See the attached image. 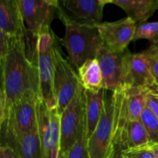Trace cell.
<instances>
[{
    "label": "cell",
    "mask_w": 158,
    "mask_h": 158,
    "mask_svg": "<svg viewBox=\"0 0 158 158\" xmlns=\"http://www.w3.org/2000/svg\"><path fill=\"white\" fill-rule=\"evenodd\" d=\"M2 84L0 91V123L9 107L27 96L41 97L40 77L34 57L26 43V35L18 40L2 60H0Z\"/></svg>",
    "instance_id": "1"
},
{
    "label": "cell",
    "mask_w": 158,
    "mask_h": 158,
    "mask_svg": "<svg viewBox=\"0 0 158 158\" xmlns=\"http://www.w3.org/2000/svg\"><path fill=\"white\" fill-rule=\"evenodd\" d=\"M65 26V35L60 42L66 49L68 61L77 70L89 60L97 57L103 46L97 27L81 26L66 19H60Z\"/></svg>",
    "instance_id": "2"
},
{
    "label": "cell",
    "mask_w": 158,
    "mask_h": 158,
    "mask_svg": "<svg viewBox=\"0 0 158 158\" xmlns=\"http://www.w3.org/2000/svg\"><path fill=\"white\" fill-rule=\"evenodd\" d=\"M34 38L33 57L38 68L42 99L49 109H57L54 94V48L58 37L49 29Z\"/></svg>",
    "instance_id": "3"
},
{
    "label": "cell",
    "mask_w": 158,
    "mask_h": 158,
    "mask_svg": "<svg viewBox=\"0 0 158 158\" xmlns=\"http://www.w3.org/2000/svg\"><path fill=\"white\" fill-rule=\"evenodd\" d=\"M40 98L38 96H27L9 107L6 119L0 123L1 146H7L36 126V106Z\"/></svg>",
    "instance_id": "4"
},
{
    "label": "cell",
    "mask_w": 158,
    "mask_h": 158,
    "mask_svg": "<svg viewBox=\"0 0 158 158\" xmlns=\"http://www.w3.org/2000/svg\"><path fill=\"white\" fill-rule=\"evenodd\" d=\"M59 41L60 40L58 39L54 48L55 70L53 87L57 103V111L61 115L74 98L81 83L77 70L63 56Z\"/></svg>",
    "instance_id": "5"
},
{
    "label": "cell",
    "mask_w": 158,
    "mask_h": 158,
    "mask_svg": "<svg viewBox=\"0 0 158 158\" xmlns=\"http://www.w3.org/2000/svg\"><path fill=\"white\" fill-rule=\"evenodd\" d=\"M84 89L80 86L72 101L60 115V155L66 156L86 127Z\"/></svg>",
    "instance_id": "6"
},
{
    "label": "cell",
    "mask_w": 158,
    "mask_h": 158,
    "mask_svg": "<svg viewBox=\"0 0 158 158\" xmlns=\"http://www.w3.org/2000/svg\"><path fill=\"white\" fill-rule=\"evenodd\" d=\"M107 0L59 1L57 16L81 26L97 27L103 22V9Z\"/></svg>",
    "instance_id": "7"
},
{
    "label": "cell",
    "mask_w": 158,
    "mask_h": 158,
    "mask_svg": "<svg viewBox=\"0 0 158 158\" xmlns=\"http://www.w3.org/2000/svg\"><path fill=\"white\" fill-rule=\"evenodd\" d=\"M27 32L37 36L50 29L58 12V0H17Z\"/></svg>",
    "instance_id": "8"
},
{
    "label": "cell",
    "mask_w": 158,
    "mask_h": 158,
    "mask_svg": "<svg viewBox=\"0 0 158 158\" xmlns=\"http://www.w3.org/2000/svg\"><path fill=\"white\" fill-rule=\"evenodd\" d=\"M89 158H109L114 151V99L105 98L103 114L88 140Z\"/></svg>",
    "instance_id": "9"
},
{
    "label": "cell",
    "mask_w": 158,
    "mask_h": 158,
    "mask_svg": "<svg viewBox=\"0 0 158 158\" xmlns=\"http://www.w3.org/2000/svg\"><path fill=\"white\" fill-rule=\"evenodd\" d=\"M137 24L127 16L114 22H103L97 26L103 45L117 53L124 52L134 40Z\"/></svg>",
    "instance_id": "10"
},
{
    "label": "cell",
    "mask_w": 158,
    "mask_h": 158,
    "mask_svg": "<svg viewBox=\"0 0 158 158\" xmlns=\"http://www.w3.org/2000/svg\"><path fill=\"white\" fill-rule=\"evenodd\" d=\"M125 52H114L103 45L97 53L96 58L100 63L103 76V88L106 90L114 93L124 86Z\"/></svg>",
    "instance_id": "11"
},
{
    "label": "cell",
    "mask_w": 158,
    "mask_h": 158,
    "mask_svg": "<svg viewBox=\"0 0 158 158\" xmlns=\"http://www.w3.org/2000/svg\"><path fill=\"white\" fill-rule=\"evenodd\" d=\"M125 83L131 87H151L154 80L151 71L149 58L146 50L132 53L125 52Z\"/></svg>",
    "instance_id": "12"
},
{
    "label": "cell",
    "mask_w": 158,
    "mask_h": 158,
    "mask_svg": "<svg viewBox=\"0 0 158 158\" xmlns=\"http://www.w3.org/2000/svg\"><path fill=\"white\" fill-rule=\"evenodd\" d=\"M0 32L15 40L27 35V29L17 0L0 1Z\"/></svg>",
    "instance_id": "13"
},
{
    "label": "cell",
    "mask_w": 158,
    "mask_h": 158,
    "mask_svg": "<svg viewBox=\"0 0 158 158\" xmlns=\"http://www.w3.org/2000/svg\"><path fill=\"white\" fill-rule=\"evenodd\" d=\"M106 89L102 88L98 91H86L84 89L86 109V133L87 140L92 136L103 114L105 106Z\"/></svg>",
    "instance_id": "14"
},
{
    "label": "cell",
    "mask_w": 158,
    "mask_h": 158,
    "mask_svg": "<svg viewBox=\"0 0 158 158\" xmlns=\"http://www.w3.org/2000/svg\"><path fill=\"white\" fill-rule=\"evenodd\" d=\"M107 2L121 8L137 26L146 23L158 9V0H107Z\"/></svg>",
    "instance_id": "15"
},
{
    "label": "cell",
    "mask_w": 158,
    "mask_h": 158,
    "mask_svg": "<svg viewBox=\"0 0 158 158\" xmlns=\"http://www.w3.org/2000/svg\"><path fill=\"white\" fill-rule=\"evenodd\" d=\"M6 147L10 148L20 158H43L37 125Z\"/></svg>",
    "instance_id": "16"
},
{
    "label": "cell",
    "mask_w": 158,
    "mask_h": 158,
    "mask_svg": "<svg viewBox=\"0 0 158 158\" xmlns=\"http://www.w3.org/2000/svg\"><path fill=\"white\" fill-rule=\"evenodd\" d=\"M80 83L86 91H98L103 88V76L97 58L85 62L77 70Z\"/></svg>",
    "instance_id": "17"
},
{
    "label": "cell",
    "mask_w": 158,
    "mask_h": 158,
    "mask_svg": "<svg viewBox=\"0 0 158 158\" xmlns=\"http://www.w3.org/2000/svg\"><path fill=\"white\" fill-rule=\"evenodd\" d=\"M149 145L150 142L148 133L145 129L144 125L140 119L130 122L125 132L121 146L117 150L123 151L127 149L142 148Z\"/></svg>",
    "instance_id": "18"
},
{
    "label": "cell",
    "mask_w": 158,
    "mask_h": 158,
    "mask_svg": "<svg viewBox=\"0 0 158 158\" xmlns=\"http://www.w3.org/2000/svg\"><path fill=\"white\" fill-rule=\"evenodd\" d=\"M140 120L148 133L150 145L158 144V119L148 106L142 113Z\"/></svg>",
    "instance_id": "19"
},
{
    "label": "cell",
    "mask_w": 158,
    "mask_h": 158,
    "mask_svg": "<svg viewBox=\"0 0 158 158\" xmlns=\"http://www.w3.org/2000/svg\"><path fill=\"white\" fill-rule=\"evenodd\" d=\"M139 40H148L151 43L157 42L158 40V21L137 25L133 42Z\"/></svg>",
    "instance_id": "20"
},
{
    "label": "cell",
    "mask_w": 158,
    "mask_h": 158,
    "mask_svg": "<svg viewBox=\"0 0 158 158\" xmlns=\"http://www.w3.org/2000/svg\"><path fill=\"white\" fill-rule=\"evenodd\" d=\"M88 140L86 137V127L83 129L75 144L67 154V158H89L87 148Z\"/></svg>",
    "instance_id": "21"
},
{
    "label": "cell",
    "mask_w": 158,
    "mask_h": 158,
    "mask_svg": "<svg viewBox=\"0 0 158 158\" xmlns=\"http://www.w3.org/2000/svg\"><path fill=\"white\" fill-rule=\"evenodd\" d=\"M121 154L124 158H155L150 145L142 148L123 150L121 151Z\"/></svg>",
    "instance_id": "22"
},
{
    "label": "cell",
    "mask_w": 158,
    "mask_h": 158,
    "mask_svg": "<svg viewBox=\"0 0 158 158\" xmlns=\"http://www.w3.org/2000/svg\"><path fill=\"white\" fill-rule=\"evenodd\" d=\"M147 106L158 119V88L153 86L148 88L147 94Z\"/></svg>",
    "instance_id": "23"
},
{
    "label": "cell",
    "mask_w": 158,
    "mask_h": 158,
    "mask_svg": "<svg viewBox=\"0 0 158 158\" xmlns=\"http://www.w3.org/2000/svg\"><path fill=\"white\" fill-rule=\"evenodd\" d=\"M145 50L148 54V58H149L151 75H152L153 80H154V86L158 88V59L151 46H149Z\"/></svg>",
    "instance_id": "24"
},
{
    "label": "cell",
    "mask_w": 158,
    "mask_h": 158,
    "mask_svg": "<svg viewBox=\"0 0 158 158\" xmlns=\"http://www.w3.org/2000/svg\"><path fill=\"white\" fill-rule=\"evenodd\" d=\"M0 158H13L12 151L8 147L1 146V148H0Z\"/></svg>",
    "instance_id": "25"
},
{
    "label": "cell",
    "mask_w": 158,
    "mask_h": 158,
    "mask_svg": "<svg viewBox=\"0 0 158 158\" xmlns=\"http://www.w3.org/2000/svg\"><path fill=\"white\" fill-rule=\"evenodd\" d=\"M109 158H124V157H123V155H122L121 151L117 150L114 148V151H113L112 154H111L110 157Z\"/></svg>",
    "instance_id": "26"
},
{
    "label": "cell",
    "mask_w": 158,
    "mask_h": 158,
    "mask_svg": "<svg viewBox=\"0 0 158 158\" xmlns=\"http://www.w3.org/2000/svg\"><path fill=\"white\" fill-rule=\"evenodd\" d=\"M150 46L152 48L154 54H155V56L157 57V59H158V40L157 42H155V43H151V45Z\"/></svg>",
    "instance_id": "27"
},
{
    "label": "cell",
    "mask_w": 158,
    "mask_h": 158,
    "mask_svg": "<svg viewBox=\"0 0 158 158\" xmlns=\"http://www.w3.org/2000/svg\"><path fill=\"white\" fill-rule=\"evenodd\" d=\"M150 147H151V151H152L153 154H154V157L158 158V144L150 145Z\"/></svg>",
    "instance_id": "28"
},
{
    "label": "cell",
    "mask_w": 158,
    "mask_h": 158,
    "mask_svg": "<svg viewBox=\"0 0 158 158\" xmlns=\"http://www.w3.org/2000/svg\"><path fill=\"white\" fill-rule=\"evenodd\" d=\"M12 155H13V158H20L17 154H15L13 151H12Z\"/></svg>",
    "instance_id": "29"
},
{
    "label": "cell",
    "mask_w": 158,
    "mask_h": 158,
    "mask_svg": "<svg viewBox=\"0 0 158 158\" xmlns=\"http://www.w3.org/2000/svg\"><path fill=\"white\" fill-rule=\"evenodd\" d=\"M59 158H67L66 156H63V155H60V157Z\"/></svg>",
    "instance_id": "30"
}]
</instances>
